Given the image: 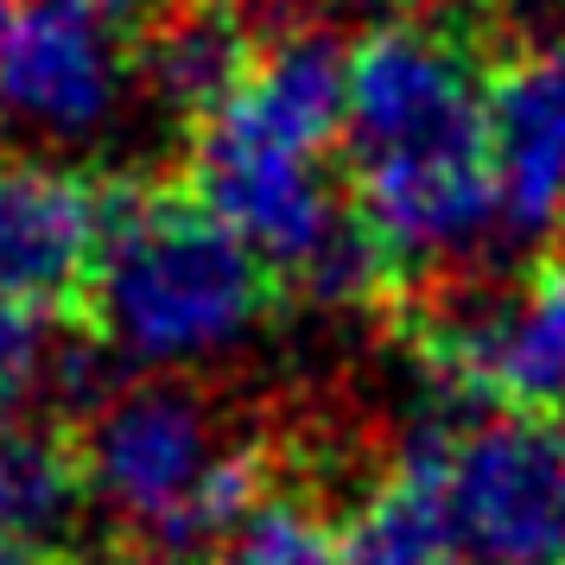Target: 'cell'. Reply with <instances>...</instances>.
<instances>
[{
  "mask_svg": "<svg viewBox=\"0 0 565 565\" xmlns=\"http://www.w3.org/2000/svg\"><path fill=\"white\" fill-rule=\"evenodd\" d=\"M13 13H20V0H0V39H7V26H13Z\"/></svg>",
  "mask_w": 565,
  "mask_h": 565,
  "instance_id": "cell-15",
  "label": "cell"
},
{
  "mask_svg": "<svg viewBox=\"0 0 565 565\" xmlns=\"http://www.w3.org/2000/svg\"><path fill=\"white\" fill-rule=\"evenodd\" d=\"M115 184L77 166L0 159V318H83L108 242Z\"/></svg>",
  "mask_w": 565,
  "mask_h": 565,
  "instance_id": "cell-7",
  "label": "cell"
},
{
  "mask_svg": "<svg viewBox=\"0 0 565 565\" xmlns=\"http://www.w3.org/2000/svg\"><path fill=\"white\" fill-rule=\"evenodd\" d=\"M433 458L470 565H565V413L433 426Z\"/></svg>",
  "mask_w": 565,
  "mask_h": 565,
  "instance_id": "cell-5",
  "label": "cell"
},
{
  "mask_svg": "<svg viewBox=\"0 0 565 565\" xmlns=\"http://www.w3.org/2000/svg\"><path fill=\"white\" fill-rule=\"evenodd\" d=\"M216 565H343V521L311 483H267L216 540Z\"/></svg>",
  "mask_w": 565,
  "mask_h": 565,
  "instance_id": "cell-12",
  "label": "cell"
},
{
  "mask_svg": "<svg viewBox=\"0 0 565 565\" xmlns=\"http://www.w3.org/2000/svg\"><path fill=\"white\" fill-rule=\"evenodd\" d=\"M260 45L267 39L255 32L248 0H166V13L147 32V52H140V83L191 134L248 83Z\"/></svg>",
  "mask_w": 565,
  "mask_h": 565,
  "instance_id": "cell-9",
  "label": "cell"
},
{
  "mask_svg": "<svg viewBox=\"0 0 565 565\" xmlns=\"http://www.w3.org/2000/svg\"><path fill=\"white\" fill-rule=\"evenodd\" d=\"M495 242L540 248L565 230V32L489 64Z\"/></svg>",
  "mask_w": 565,
  "mask_h": 565,
  "instance_id": "cell-8",
  "label": "cell"
},
{
  "mask_svg": "<svg viewBox=\"0 0 565 565\" xmlns=\"http://www.w3.org/2000/svg\"><path fill=\"white\" fill-rule=\"evenodd\" d=\"M375 7H394V20H433L438 7H451V0H375Z\"/></svg>",
  "mask_w": 565,
  "mask_h": 565,
  "instance_id": "cell-14",
  "label": "cell"
},
{
  "mask_svg": "<svg viewBox=\"0 0 565 565\" xmlns=\"http://www.w3.org/2000/svg\"><path fill=\"white\" fill-rule=\"evenodd\" d=\"M77 438L52 419H0V534L64 546V527L83 514Z\"/></svg>",
  "mask_w": 565,
  "mask_h": 565,
  "instance_id": "cell-11",
  "label": "cell"
},
{
  "mask_svg": "<svg viewBox=\"0 0 565 565\" xmlns=\"http://www.w3.org/2000/svg\"><path fill=\"white\" fill-rule=\"evenodd\" d=\"M280 299V274L184 184H115L83 306L103 350L140 369H198L267 331Z\"/></svg>",
  "mask_w": 565,
  "mask_h": 565,
  "instance_id": "cell-2",
  "label": "cell"
},
{
  "mask_svg": "<svg viewBox=\"0 0 565 565\" xmlns=\"http://www.w3.org/2000/svg\"><path fill=\"white\" fill-rule=\"evenodd\" d=\"M343 565H470L438 489L433 433L413 438L382 483L343 514Z\"/></svg>",
  "mask_w": 565,
  "mask_h": 565,
  "instance_id": "cell-10",
  "label": "cell"
},
{
  "mask_svg": "<svg viewBox=\"0 0 565 565\" xmlns=\"http://www.w3.org/2000/svg\"><path fill=\"white\" fill-rule=\"evenodd\" d=\"M166 0H20L0 39V115L45 140H83L140 83Z\"/></svg>",
  "mask_w": 565,
  "mask_h": 565,
  "instance_id": "cell-4",
  "label": "cell"
},
{
  "mask_svg": "<svg viewBox=\"0 0 565 565\" xmlns=\"http://www.w3.org/2000/svg\"><path fill=\"white\" fill-rule=\"evenodd\" d=\"M89 565H184V559H172V553H147V546H128V553H103V559H89Z\"/></svg>",
  "mask_w": 565,
  "mask_h": 565,
  "instance_id": "cell-13",
  "label": "cell"
},
{
  "mask_svg": "<svg viewBox=\"0 0 565 565\" xmlns=\"http://www.w3.org/2000/svg\"><path fill=\"white\" fill-rule=\"evenodd\" d=\"M413 356L438 401L463 413H565V242L502 306L419 311Z\"/></svg>",
  "mask_w": 565,
  "mask_h": 565,
  "instance_id": "cell-6",
  "label": "cell"
},
{
  "mask_svg": "<svg viewBox=\"0 0 565 565\" xmlns=\"http://www.w3.org/2000/svg\"><path fill=\"white\" fill-rule=\"evenodd\" d=\"M343 191L401 299L495 242L489 57L463 20H387L350 45Z\"/></svg>",
  "mask_w": 565,
  "mask_h": 565,
  "instance_id": "cell-1",
  "label": "cell"
},
{
  "mask_svg": "<svg viewBox=\"0 0 565 565\" xmlns=\"http://www.w3.org/2000/svg\"><path fill=\"white\" fill-rule=\"evenodd\" d=\"M77 463L89 502L108 509L147 553L216 546L274 483V451L230 433L198 387L134 382L77 426Z\"/></svg>",
  "mask_w": 565,
  "mask_h": 565,
  "instance_id": "cell-3",
  "label": "cell"
}]
</instances>
